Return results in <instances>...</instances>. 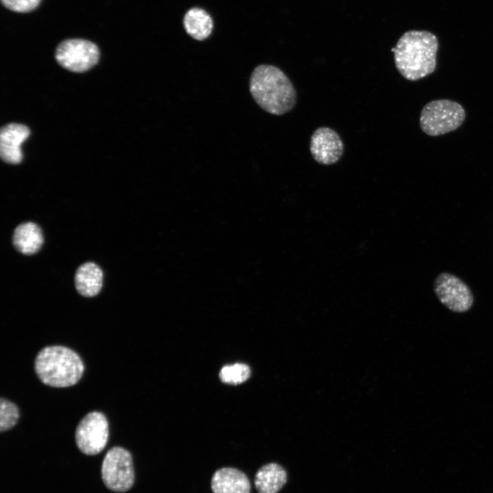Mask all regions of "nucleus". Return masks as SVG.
<instances>
[{"instance_id": "f257e3e1", "label": "nucleus", "mask_w": 493, "mask_h": 493, "mask_svg": "<svg viewBox=\"0 0 493 493\" xmlns=\"http://www.w3.org/2000/svg\"><path fill=\"white\" fill-rule=\"evenodd\" d=\"M438 40L435 34L425 30H409L399 39L394 52V63L399 73L406 79L417 81L434 72Z\"/></svg>"}, {"instance_id": "f03ea898", "label": "nucleus", "mask_w": 493, "mask_h": 493, "mask_svg": "<svg viewBox=\"0 0 493 493\" xmlns=\"http://www.w3.org/2000/svg\"><path fill=\"white\" fill-rule=\"evenodd\" d=\"M249 90L257 104L266 112L282 115L296 102V92L287 75L278 67L260 64L253 71Z\"/></svg>"}, {"instance_id": "7ed1b4c3", "label": "nucleus", "mask_w": 493, "mask_h": 493, "mask_svg": "<svg viewBox=\"0 0 493 493\" xmlns=\"http://www.w3.org/2000/svg\"><path fill=\"white\" fill-rule=\"evenodd\" d=\"M34 366L39 379L44 384L55 388L75 385L84 370L79 355L62 346H50L41 349L35 359Z\"/></svg>"}, {"instance_id": "20e7f679", "label": "nucleus", "mask_w": 493, "mask_h": 493, "mask_svg": "<svg viewBox=\"0 0 493 493\" xmlns=\"http://www.w3.org/2000/svg\"><path fill=\"white\" fill-rule=\"evenodd\" d=\"M465 118V110L457 102L449 99L433 100L422 109L420 126L426 134L437 136L457 129Z\"/></svg>"}, {"instance_id": "39448f33", "label": "nucleus", "mask_w": 493, "mask_h": 493, "mask_svg": "<svg viewBox=\"0 0 493 493\" xmlns=\"http://www.w3.org/2000/svg\"><path fill=\"white\" fill-rule=\"evenodd\" d=\"M102 479L112 491L123 492L134 484V472L130 453L121 447H113L106 453L101 466Z\"/></svg>"}, {"instance_id": "423d86ee", "label": "nucleus", "mask_w": 493, "mask_h": 493, "mask_svg": "<svg viewBox=\"0 0 493 493\" xmlns=\"http://www.w3.org/2000/svg\"><path fill=\"white\" fill-rule=\"evenodd\" d=\"M99 58L97 46L87 40L74 38L62 41L55 51L57 62L64 68L75 73L93 67Z\"/></svg>"}, {"instance_id": "0eeeda50", "label": "nucleus", "mask_w": 493, "mask_h": 493, "mask_svg": "<svg viewBox=\"0 0 493 493\" xmlns=\"http://www.w3.org/2000/svg\"><path fill=\"white\" fill-rule=\"evenodd\" d=\"M109 437V426L106 417L101 412L86 414L78 424L75 441L79 449L88 455H94L105 447Z\"/></svg>"}, {"instance_id": "6e6552de", "label": "nucleus", "mask_w": 493, "mask_h": 493, "mask_svg": "<svg viewBox=\"0 0 493 493\" xmlns=\"http://www.w3.org/2000/svg\"><path fill=\"white\" fill-rule=\"evenodd\" d=\"M433 289L440 302L454 312H467L473 305L474 297L470 288L451 273L438 275L434 281Z\"/></svg>"}, {"instance_id": "1a4fd4ad", "label": "nucleus", "mask_w": 493, "mask_h": 493, "mask_svg": "<svg viewBox=\"0 0 493 493\" xmlns=\"http://www.w3.org/2000/svg\"><path fill=\"white\" fill-rule=\"evenodd\" d=\"M309 151L312 157L318 163L331 165L342 157L344 144L336 131L328 127H320L311 136Z\"/></svg>"}, {"instance_id": "9d476101", "label": "nucleus", "mask_w": 493, "mask_h": 493, "mask_svg": "<svg viewBox=\"0 0 493 493\" xmlns=\"http://www.w3.org/2000/svg\"><path fill=\"white\" fill-rule=\"evenodd\" d=\"M29 129L22 124L9 123L0 131V155L9 164H17L23 160L22 143L29 137Z\"/></svg>"}, {"instance_id": "9b49d317", "label": "nucleus", "mask_w": 493, "mask_h": 493, "mask_svg": "<svg viewBox=\"0 0 493 493\" xmlns=\"http://www.w3.org/2000/svg\"><path fill=\"white\" fill-rule=\"evenodd\" d=\"M211 488L214 493H250L251 485L242 471L230 467L217 470L212 476Z\"/></svg>"}, {"instance_id": "f8f14e48", "label": "nucleus", "mask_w": 493, "mask_h": 493, "mask_svg": "<svg viewBox=\"0 0 493 493\" xmlns=\"http://www.w3.org/2000/svg\"><path fill=\"white\" fill-rule=\"evenodd\" d=\"M287 480L288 475L284 468L273 462L264 465L257 470L254 484L257 493H278Z\"/></svg>"}, {"instance_id": "ddd939ff", "label": "nucleus", "mask_w": 493, "mask_h": 493, "mask_svg": "<svg viewBox=\"0 0 493 493\" xmlns=\"http://www.w3.org/2000/svg\"><path fill=\"white\" fill-rule=\"evenodd\" d=\"M12 240L17 251L25 255H32L41 248L44 238L38 225L31 222H27L16 227Z\"/></svg>"}, {"instance_id": "4468645a", "label": "nucleus", "mask_w": 493, "mask_h": 493, "mask_svg": "<svg viewBox=\"0 0 493 493\" xmlns=\"http://www.w3.org/2000/svg\"><path fill=\"white\" fill-rule=\"evenodd\" d=\"M103 278V272L96 264L84 263L76 271L75 288L82 296L88 297L95 296L101 289Z\"/></svg>"}, {"instance_id": "2eb2a0df", "label": "nucleus", "mask_w": 493, "mask_h": 493, "mask_svg": "<svg viewBox=\"0 0 493 493\" xmlns=\"http://www.w3.org/2000/svg\"><path fill=\"white\" fill-rule=\"evenodd\" d=\"M184 26L192 38L197 40H203L210 35L213 29V21L206 11L199 8H193L185 14Z\"/></svg>"}, {"instance_id": "dca6fc26", "label": "nucleus", "mask_w": 493, "mask_h": 493, "mask_svg": "<svg viewBox=\"0 0 493 493\" xmlns=\"http://www.w3.org/2000/svg\"><path fill=\"white\" fill-rule=\"evenodd\" d=\"M251 374L249 367L242 363H236L223 366L219 374L221 381L229 384H238L248 379Z\"/></svg>"}, {"instance_id": "f3484780", "label": "nucleus", "mask_w": 493, "mask_h": 493, "mask_svg": "<svg viewBox=\"0 0 493 493\" xmlns=\"http://www.w3.org/2000/svg\"><path fill=\"white\" fill-rule=\"evenodd\" d=\"M19 412L17 406L12 402L1 399L0 401V430L5 431L12 428L18 421Z\"/></svg>"}, {"instance_id": "a211bd4d", "label": "nucleus", "mask_w": 493, "mask_h": 493, "mask_svg": "<svg viewBox=\"0 0 493 493\" xmlns=\"http://www.w3.org/2000/svg\"><path fill=\"white\" fill-rule=\"evenodd\" d=\"M41 0H1L8 9L16 12H28L38 7Z\"/></svg>"}]
</instances>
